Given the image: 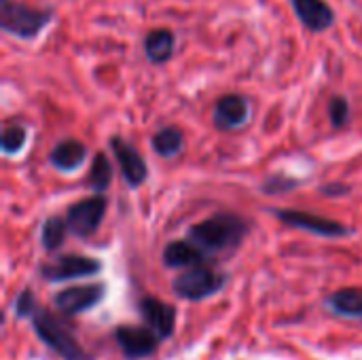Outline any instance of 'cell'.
Returning a JSON list of instances; mask_svg holds the SVG:
<instances>
[{
    "label": "cell",
    "instance_id": "obj_18",
    "mask_svg": "<svg viewBox=\"0 0 362 360\" xmlns=\"http://www.w3.org/2000/svg\"><path fill=\"white\" fill-rule=\"evenodd\" d=\"M151 146H153V151L159 157H174V155H178L185 149V134L176 125L161 127L159 132L153 134Z\"/></svg>",
    "mask_w": 362,
    "mask_h": 360
},
{
    "label": "cell",
    "instance_id": "obj_7",
    "mask_svg": "<svg viewBox=\"0 0 362 360\" xmlns=\"http://www.w3.org/2000/svg\"><path fill=\"white\" fill-rule=\"evenodd\" d=\"M102 263L85 255H59L53 261L40 263L38 274L47 282H66L76 278H89L100 274Z\"/></svg>",
    "mask_w": 362,
    "mask_h": 360
},
{
    "label": "cell",
    "instance_id": "obj_2",
    "mask_svg": "<svg viewBox=\"0 0 362 360\" xmlns=\"http://www.w3.org/2000/svg\"><path fill=\"white\" fill-rule=\"evenodd\" d=\"M55 13L51 6H32L17 0L0 2V28L19 40H34L53 21Z\"/></svg>",
    "mask_w": 362,
    "mask_h": 360
},
{
    "label": "cell",
    "instance_id": "obj_1",
    "mask_svg": "<svg viewBox=\"0 0 362 360\" xmlns=\"http://www.w3.org/2000/svg\"><path fill=\"white\" fill-rule=\"evenodd\" d=\"M250 233V223L233 212L212 214L187 229V240L204 248L208 255L235 250Z\"/></svg>",
    "mask_w": 362,
    "mask_h": 360
},
{
    "label": "cell",
    "instance_id": "obj_3",
    "mask_svg": "<svg viewBox=\"0 0 362 360\" xmlns=\"http://www.w3.org/2000/svg\"><path fill=\"white\" fill-rule=\"evenodd\" d=\"M32 327L38 335V339L51 348L55 354L64 360H85V350L78 346L72 329L49 310H38V314L32 318Z\"/></svg>",
    "mask_w": 362,
    "mask_h": 360
},
{
    "label": "cell",
    "instance_id": "obj_22",
    "mask_svg": "<svg viewBox=\"0 0 362 360\" xmlns=\"http://www.w3.org/2000/svg\"><path fill=\"white\" fill-rule=\"evenodd\" d=\"M299 185H301L299 180H295V178H291L286 174H272V176H267L263 180L261 191L265 195H280V193H288V191L297 189Z\"/></svg>",
    "mask_w": 362,
    "mask_h": 360
},
{
    "label": "cell",
    "instance_id": "obj_17",
    "mask_svg": "<svg viewBox=\"0 0 362 360\" xmlns=\"http://www.w3.org/2000/svg\"><path fill=\"white\" fill-rule=\"evenodd\" d=\"M325 308L346 320H362V289H339L325 299Z\"/></svg>",
    "mask_w": 362,
    "mask_h": 360
},
{
    "label": "cell",
    "instance_id": "obj_25",
    "mask_svg": "<svg viewBox=\"0 0 362 360\" xmlns=\"http://www.w3.org/2000/svg\"><path fill=\"white\" fill-rule=\"evenodd\" d=\"M320 191H322V195H327V197H344V195H348L352 189H350L348 185H341V182H329V185H322Z\"/></svg>",
    "mask_w": 362,
    "mask_h": 360
},
{
    "label": "cell",
    "instance_id": "obj_12",
    "mask_svg": "<svg viewBox=\"0 0 362 360\" xmlns=\"http://www.w3.org/2000/svg\"><path fill=\"white\" fill-rule=\"evenodd\" d=\"M212 119L221 132L240 129L250 119V100L242 93H225L216 100Z\"/></svg>",
    "mask_w": 362,
    "mask_h": 360
},
{
    "label": "cell",
    "instance_id": "obj_10",
    "mask_svg": "<svg viewBox=\"0 0 362 360\" xmlns=\"http://www.w3.org/2000/svg\"><path fill=\"white\" fill-rule=\"evenodd\" d=\"M110 149H112V155H115V159L119 163L123 180L132 189L142 187L146 182V178H148V166H146L144 157L140 155V151L121 136L110 138Z\"/></svg>",
    "mask_w": 362,
    "mask_h": 360
},
{
    "label": "cell",
    "instance_id": "obj_6",
    "mask_svg": "<svg viewBox=\"0 0 362 360\" xmlns=\"http://www.w3.org/2000/svg\"><path fill=\"white\" fill-rule=\"evenodd\" d=\"M272 214L280 223H284L286 227L301 229V231H308L312 236L331 238V240H339V238L352 236V229L350 227H346L339 221L325 219L320 214H312V212H303V210H272Z\"/></svg>",
    "mask_w": 362,
    "mask_h": 360
},
{
    "label": "cell",
    "instance_id": "obj_8",
    "mask_svg": "<svg viewBox=\"0 0 362 360\" xmlns=\"http://www.w3.org/2000/svg\"><path fill=\"white\" fill-rule=\"evenodd\" d=\"M106 295L104 284H85V286H68L53 295V306L64 316H78L93 310Z\"/></svg>",
    "mask_w": 362,
    "mask_h": 360
},
{
    "label": "cell",
    "instance_id": "obj_19",
    "mask_svg": "<svg viewBox=\"0 0 362 360\" xmlns=\"http://www.w3.org/2000/svg\"><path fill=\"white\" fill-rule=\"evenodd\" d=\"M110 182H112V166H110L108 157L100 151V153L93 155V163L89 168L85 185H87V189H91V191H95L100 195L110 187Z\"/></svg>",
    "mask_w": 362,
    "mask_h": 360
},
{
    "label": "cell",
    "instance_id": "obj_4",
    "mask_svg": "<svg viewBox=\"0 0 362 360\" xmlns=\"http://www.w3.org/2000/svg\"><path fill=\"white\" fill-rule=\"evenodd\" d=\"M227 274L212 265H199L185 269L172 280V291L185 301H204L218 295L227 284Z\"/></svg>",
    "mask_w": 362,
    "mask_h": 360
},
{
    "label": "cell",
    "instance_id": "obj_24",
    "mask_svg": "<svg viewBox=\"0 0 362 360\" xmlns=\"http://www.w3.org/2000/svg\"><path fill=\"white\" fill-rule=\"evenodd\" d=\"M350 102L344 95H333L329 100V119L335 129H341L350 121Z\"/></svg>",
    "mask_w": 362,
    "mask_h": 360
},
{
    "label": "cell",
    "instance_id": "obj_11",
    "mask_svg": "<svg viewBox=\"0 0 362 360\" xmlns=\"http://www.w3.org/2000/svg\"><path fill=\"white\" fill-rule=\"evenodd\" d=\"M138 312L144 325L159 337V339H170L176 331V308L157 299V297H142L138 301Z\"/></svg>",
    "mask_w": 362,
    "mask_h": 360
},
{
    "label": "cell",
    "instance_id": "obj_26",
    "mask_svg": "<svg viewBox=\"0 0 362 360\" xmlns=\"http://www.w3.org/2000/svg\"><path fill=\"white\" fill-rule=\"evenodd\" d=\"M0 2H6V0H0Z\"/></svg>",
    "mask_w": 362,
    "mask_h": 360
},
{
    "label": "cell",
    "instance_id": "obj_13",
    "mask_svg": "<svg viewBox=\"0 0 362 360\" xmlns=\"http://www.w3.org/2000/svg\"><path fill=\"white\" fill-rule=\"evenodd\" d=\"M163 265L168 269H191L199 265H210L212 255H208L204 248L193 244L191 240H174L163 248Z\"/></svg>",
    "mask_w": 362,
    "mask_h": 360
},
{
    "label": "cell",
    "instance_id": "obj_5",
    "mask_svg": "<svg viewBox=\"0 0 362 360\" xmlns=\"http://www.w3.org/2000/svg\"><path fill=\"white\" fill-rule=\"evenodd\" d=\"M106 208H108V199L102 193L72 204L66 212L68 231L81 240L91 238L100 229V225L106 216Z\"/></svg>",
    "mask_w": 362,
    "mask_h": 360
},
{
    "label": "cell",
    "instance_id": "obj_20",
    "mask_svg": "<svg viewBox=\"0 0 362 360\" xmlns=\"http://www.w3.org/2000/svg\"><path fill=\"white\" fill-rule=\"evenodd\" d=\"M66 231H68L66 219H62V216H49V219L42 223V231H40L42 248H45L47 252H53V250L62 248L64 242H66Z\"/></svg>",
    "mask_w": 362,
    "mask_h": 360
},
{
    "label": "cell",
    "instance_id": "obj_14",
    "mask_svg": "<svg viewBox=\"0 0 362 360\" xmlns=\"http://www.w3.org/2000/svg\"><path fill=\"white\" fill-rule=\"evenodd\" d=\"M297 19L310 32H327L335 23V11L327 0H291Z\"/></svg>",
    "mask_w": 362,
    "mask_h": 360
},
{
    "label": "cell",
    "instance_id": "obj_23",
    "mask_svg": "<svg viewBox=\"0 0 362 360\" xmlns=\"http://www.w3.org/2000/svg\"><path fill=\"white\" fill-rule=\"evenodd\" d=\"M38 303H36V297L30 289H23L15 303H13V312H15V318H21V320H32L36 314H38Z\"/></svg>",
    "mask_w": 362,
    "mask_h": 360
},
{
    "label": "cell",
    "instance_id": "obj_21",
    "mask_svg": "<svg viewBox=\"0 0 362 360\" xmlns=\"http://www.w3.org/2000/svg\"><path fill=\"white\" fill-rule=\"evenodd\" d=\"M28 140V129L19 123H11L2 129V138H0V149L4 155H17Z\"/></svg>",
    "mask_w": 362,
    "mask_h": 360
},
{
    "label": "cell",
    "instance_id": "obj_9",
    "mask_svg": "<svg viewBox=\"0 0 362 360\" xmlns=\"http://www.w3.org/2000/svg\"><path fill=\"white\" fill-rule=\"evenodd\" d=\"M115 342L127 360H140L151 356L159 348V337L148 327L121 325L115 329Z\"/></svg>",
    "mask_w": 362,
    "mask_h": 360
},
{
    "label": "cell",
    "instance_id": "obj_15",
    "mask_svg": "<svg viewBox=\"0 0 362 360\" xmlns=\"http://www.w3.org/2000/svg\"><path fill=\"white\" fill-rule=\"evenodd\" d=\"M142 49H144V55L151 64L155 66H163L168 64L172 57H174V51H176V36L172 30L168 28H155L151 30L146 36H144V42H142Z\"/></svg>",
    "mask_w": 362,
    "mask_h": 360
},
{
    "label": "cell",
    "instance_id": "obj_16",
    "mask_svg": "<svg viewBox=\"0 0 362 360\" xmlns=\"http://www.w3.org/2000/svg\"><path fill=\"white\" fill-rule=\"evenodd\" d=\"M85 159H87V146L74 138H66L57 142L49 153L51 166L59 172H74L85 163Z\"/></svg>",
    "mask_w": 362,
    "mask_h": 360
}]
</instances>
